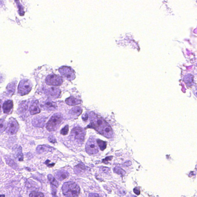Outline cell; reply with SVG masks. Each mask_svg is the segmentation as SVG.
<instances>
[{
	"label": "cell",
	"instance_id": "13",
	"mask_svg": "<svg viewBox=\"0 0 197 197\" xmlns=\"http://www.w3.org/2000/svg\"><path fill=\"white\" fill-rule=\"evenodd\" d=\"M13 107V103L12 101L8 100L5 101L3 105V112L5 114H9Z\"/></svg>",
	"mask_w": 197,
	"mask_h": 197
},
{
	"label": "cell",
	"instance_id": "9",
	"mask_svg": "<svg viewBox=\"0 0 197 197\" xmlns=\"http://www.w3.org/2000/svg\"><path fill=\"white\" fill-rule=\"evenodd\" d=\"M19 128L18 122L14 119L11 118L9 120L6 130L7 133L10 135L16 134Z\"/></svg>",
	"mask_w": 197,
	"mask_h": 197
},
{
	"label": "cell",
	"instance_id": "2",
	"mask_svg": "<svg viewBox=\"0 0 197 197\" xmlns=\"http://www.w3.org/2000/svg\"><path fill=\"white\" fill-rule=\"evenodd\" d=\"M90 116L91 127L102 135L104 129L108 124L102 117L93 113H91Z\"/></svg>",
	"mask_w": 197,
	"mask_h": 197
},
{
	"label": "cell",
	"instance_id": "6",
	"mask_svg": "<svg viewBox=\"0 0 197 197\" xmlns=\"http://www.w3.org/2000/svg\"><path fill=\"white\" fill-rule=\"evenodd\" d=\"M71 135L75 140L79 143H82L84 139L85 131L80 127H75L72 129Z\"/></svg>",
	"mask_w": 197,
	"mask_h": 197
},
{
	"label": "cell",
	"instance_id": "25",
	"mask_svg": "<svg viewBox=\"0 0 197 197\" xmlns=\"http://www.w3.org/2000/svg\"><path fill=\"white\" fill-rule=\"evenodd\" d=\"M114 171L115 173L122 176H124L126 174L125 171L120 167H115L114 169Z\"/></svg>",
	"mask_w": 197,
	"mask_h": 197
},
{
	"label": "cell",
	"instance_id": "36",
	"mask_svg": "<svg viewBox=\"0 0 197 197\" xmlns=\"http://www.w3.org/2000/svg\"><path fill=\"white\" fill-rule=\"evenodd\" d=\"M1 104H2V101L0 100V115L1 113Z\"/></svg>",
	"mask_w": 197,
	"mask_h": 197
},
{
	"label": "cell",
	"instance_id": "3",
	"mask_svg": "<svg viewBox=\"0 0 197 197\" xmlns=\"http://www.w3.org/2000/svg\"><path fill=\"white\" fill-rule=\"evenodd\" d=\"M62 118L59 114H56L52 116L47 123L46 128L49 131H54L59 128Z\"/></svg>",
	"mask_w": 197,
	"mask_h": 197
},
{
	"label": "cell",
	"instance_id": "4",
	"mask_svg": "<svg viewBox=\"0 0 197 197\" xmlns=\"http://www.w3.org/2000/svg\"><path fill=\"white\" fill-rule=\"evenodd\" d=\"M32 87V84L30 80L23 79L20 82L19 85V93L21 95H26L30 93Z\"/></svg>",
	"mask_w": 197,
	"mask_h": 197
},
{
	"label": "cell",
	"instance_id": "31",
	"mask_svg": "<svg viewBox=\"0 0 197 197\" xmlns=\"http://www.w3.org/2000/svg\"><path fill=\"white\" fill-rule=\"evenodd\" d=\"M49 141H50L51 143H56V141L54 137L52 136H50L49 137Z\"/></svg>",
	"mask_w": 197,
	"mask_h": 197
},
{
	"label": "cell",
	"instance_id": "14",
	"mask_svg": "<svg viewBox=\"0 0 197 197\" xmlns=\"http://www.w3.org/2000/svg\"><path fill=\"white\" fill-rule=\"evenodd\" d=\"M52 148L45 145H39L37 147L36 152L38 154H42L44 152H50L52 150Z\"/></svg>",
	"mask_w": 197,
	"mask_h": 197
},
{
	"label": "cell",
	"instance_id": "24",
	"mask_svg": "<svg viewBox=\"0 0 197 197\" xmlns=\"http://www.w3.org/2000/svg\"><path fill=\"white\" fill-rule=\"evenodd\" d=\"M97 143L98 145L100 147L101 151H103L106 148L107 146V143L105 141H104L101 140L97 139Z\"/></svg>",
	"mask_w": 197,
	"mask_h": 197
},
{
	"label": "cell",
	"instance_id": "29",
	"mask_svg": "<svg viewBox=\"0 0 197 197\" xmlns=\"http://www.w3.org/2000/svg\"><path fill=\"white\" fill-rule=\"evenodd\" d=\"M134 192L136 194V195H139L140 194V191L138 187H135L134 189Z\"/></svg>",
	"mask_w": 197,
	"mask_h": 197
},
{
	"label": "cell",
	"instance_id": "7",
	"mask_svg": "<svg viewBox=\"0 0 197 197\" xmlns=\"http://www.w3.org/2000/svg\"><path fill=\"white\" fill-rule=\"evenodd\" d=\"M59 71L61 75L69 81H72L76 78L75 72L70 67L63 66L59 69Z\"/></svg>",
	"mask_w": 197,
	"mask_h": 197
},
{
	"label": "cell",
	"instance_id": "17",
	"mask_svg": "<svg viewBox=\"0 0 197 197\" xmlns=\"http://www.w3.org/2000/svg\"><path fill=\"white\" fill-rule=\"evenodd\" d=\"M45 120L44 119L40 117H36L32 121V124L36 127H42L44 126Z\"/></svg>",
	"mask_w": 197,
	"mask_h": 197
},
{
	"label": "cell",
	"instance_id": "21",
	"mask_svg": "<svg viewBox=\"0 0 197 197\" xmlns=\"http://www.w3.org/2000/svg\"><path fill=\"white\" fill-rule=\"evenodd\" d=\"M16 85L15 82H11L9 84L7 87V90L8 94L13 95L14 93Z\"/></svg>",
	"mask_w": 197,
	"mask_h": 197
},
{
	"label": "cell",
	"instance_id": "11",
	"mask_svg": "<svg viewBox=\"0 0 197 197\" xmlns=\"http://www.w3.org/2000/svg\"><path fill=\"white\" fill-rule=\"evenodd\" d=\"M69 174L68 172L65 170H61L57 172L55 174L56 178L59 181L65 180L69 176Z\"/></svg>",
	"mask_w": 197,
	"mask_h": 197
},
{
	"label": "cell",
	"instance_id": "35",
	"mask_svg": "<svg viewBox=\"0 0 197 197\" xmlns=\"http://www.w3.org/2000/svg\"><path fill=\"white\" fill-rule=\"evenodd\" d=\"M89 197H99V195L98 194H95V193H91L89 195Z\"/></svg>",
	"mask_w": 197,
	"mask_h": 197
},
{
	"label": "cell",
	"instance_id": "23",
	"mask_svg": "<svg viewBox=\"0 0 197 197\" xmlns=\"http://www.w3.org/2000/svg\"><path fill=\"white\" fill-rule=\"evenodd\" d=\"M48 179L52 185L55 186L56 187H58L59 186V184L57 180H56L55 178H54L52 175L51 174H49L47 176Z\"/></svg>",
	"mask_w": 197,
	"mask_h": 197
},
{
	"label": "cell",
	"instance_id": "22",
	"mask_svg": "<svg viewBox=\"0 0 197 197\" xmlns=\"http://www.w3.org/2000/svg\"><path fill=\"white\" fill-rule=\"evenodd\" d=\"M5 160L7 164H9V165H10V166L12 167L14 169L17 168V164H16V163H15L13 160L11 159L9 157H5Z\"/></svg>",
	"mask_w": 197,
	"mask_h": 197
},
{
	"label": "cell",
	"instance_id": "37",
	"mask_svg": "<svg viewBox=\"0 0 197 197\" xmlns=\"http://www.w3.org/2000/svg\"><path fill=\"white\" fill-rule=\"evenodd\" d=\"M1 196H5V195H0V197H1Z\"/></svg>",
	"mask_w": 197,
	"mask_h": 197
},
{
	"label": "cell",
	"instance_id": "20",
	"mask_svg": "<svg viewBox=\"0 0 197 197\" xmlns=\"http://www.w3.org/2000/svg\"><path fill=\"white\" fill-rule=\"evenodd\" d=\"M44 109L47 110L52 111L55 110L57 106L55 104L51 102H45L44 105Z\"/></svg>",
	"mask_w": 197,
	"mask_h": 197
},
{
	"label": "cell",
	"instance_id": "10",
	"mask_svg": "<svg viewBox=\"0 0 197 197\" xmlns=\"http://www.w3.org/2000/svg\"><path fill=\"white\" fill-rule=\"evenodd\" d=\"M46 94L50 98L56 99L60 96V90L57 87H52L48 89Z\"/></svg>",
	"mask_w": 197,
	"mask_h": 197
},
{
	"label": "cell",
	"instance_id": "27",
	"mask_svg": "<svg viewBox=\"0 0 197 197\" xmlns=\"http://www.w3.org/2000/svg\"><path fill=\"white\" fill-rule=\"evenodd\" d=\"M30 197H44V194L42 193L38 192H32L29 195Z\"/></svg>",
	"mask_w": 197,
	"mask_h": 197
},
{
	"label": "cell",
	"instance_id": "33",
	"mask_svg": "<svg viewBox=\"0 0 197 197\" xmlns=\"http://www.w3.org/2000/svg\"><path fill=\"white\" fill-rule=\"evenodd\" d=\"M113 158V157H108L105 159H104L103 160V162L109 160H111Z\"/></svg>",
	"mask_w": 197,
	"mask_h": 197
},
{
	"label": "cell",
	"instance_id": "8",
	"mask_svg": "<svg viewBox=\"0 0 197 197\" xmlns=\"http://www.w3.org/2000/svg\"><path fill=\"white\" fill-rule=\"evenodd\" d=\"M45 82L48 85L59 86L62 84L63 80L62 78L59 76L51 74L47 77Z\"/></svg>",
	"mask_w": 197,
	"mask_h": 197
},
{
	"label": "cell",
	"instance_id": "32",
	"mask_svg": "<svg viewBox=\"0 0 197 197\" xmlns=\"http://www.w3.org/2000/svg\"><path fill=\"white\" fill-rule=\"evenodd\" d=\"M102 170L103 172H106V173L109 172V171H110V169L106 167H102Z\"/></svg>",
	"mask_w": 197,
	"mask_h": 197
},
{
	"label": "cell",
	"instance_id": "19",
	"mask_svg": "<svg viewBox=\"0 0 197 197\" xmlns=\"http://www.w3.org/2000/svg\"><path fill=\"white\" fill-rule=\"evenodd\" d=\"M82 111L80 107H74L70 111L69 113L73 116H78L82 113Z\"/></svg>",
	"mask_w": 197,
	"mask_h": 197
},
{
	"label": "cell",
	"instance_id": "18",
	"mask_svg": "<svg viewBox=\"0 0 197 197\" xmlns=\"http://www.w3.org/2000/svg\"><path fill=\"white\" fill-rule=\"evenodd\" d=\"M15 157L19 161H21L23 160L24 156L22 152V149L21 147H19L15 150Z\"/></svg>",
	"mask_w": 197,
	"mask_h": 197
},
{
	"label": "cell",
	"instance_id": "16",
	"mask_svg": "<svg viewBox=\"0 0 197 197\" xmlns=\"http://www.w3.org/2000/svg\"><path fill=\"white\" fill-rule=\"evenodd\" d=\"M74 171L75 173H76V174L78 175L82 174V173H84L86 171V167H85L84 164H82H82L80 163L74 167Z\"/></svg>",
	"mask_w": 197,
	"mask_h": 197
},
{
	"label": "cell",
	"instance_id": "28",
	"mask_svg": "<svg viewBox=\"0 0 197 197\" xmlns=\"http://www.w3.org/2000/svg\"><path fill=\"white\" fill-rule=\"evenodd\" d=\"M69 131V126L66 125L63 128H62L60 131V134L63 135H66L68 133Z\"/></svg>",
	"mask_w": 197,
	"mask_h": 197
},
{
	"label": "cell",
	"instance_id": "15",
	"mask_svg": "<svg viewBox=\"0 0 197 197\" xmlns=\"http://www.w3.org/2000/svg\"><path fill=\"white\" fill-rule=\"evenodd\" d=\"M82 101L76 98L71 97L66 99V102L69 106L77 105L81 103Z\"/></svg>",
	"mask_w": 197,
	"mask_h": 197
},
{
	"label": "cell",
	"instance_id": "12",
	"mask_svg": "<svg viewBox=\"0 0 197 197\" xmlns=\"http://www.w3.org/2000/svg\"><path fill=\"white\" fill-rule=\"evenodd\" d=\"M30 112L31 115H35L39 113L40 110L38 106L37 101H34L32 102L30 107Z\"/></svg>",
	"mask_w": 197,
	"mask_h": 197
},
{
	"label": "cell",
	"instance_id": "30",
	"mask_svg": "<svg viewBox=\"0 0 197 197\" xmlns=\"http://www.w3.org/2000/svg\"><path fill=\"white\" fill-rule=\"evenodd\" d=\"M123 165L125 166L129 167L132 165V162L130 161H128L124 163Z\"/></svg>",
	"mask_w": 197,
	"mask_h": 197
},
{
	"label": "cell",
	"instance_id": "26",
	"mask_svg": "<svg viewBox=\"0 0 197 197\" xmlns=\"http://www.w3.org/2000/svg\"><path fill=\"white\" fill-rule=\"evenodd\" d=\"M6 128L5 122L4 120L0 119V132H2L4 131Z\"/></svg>",
	"mask_w": 197,
	"mask_h": 197
},
{
	"label": "cell",
	"instance_id": "1",
	"mask_svg": "<svg viewBox=\"0 0 197 197\" xmlns=\"http://www.w3.org/2000/svg\"><path fill=\"white\" fill-rule=\"evenodd\" d=\"M62 190L63 194L67 197H77L80 193V189L78 185L72 182L65 183Z\"/></svg>",
	"mask_w": 197,
	"mask_h": 197
},
{
	"label": "cell",
	"instance_id": "34",
	"mask_svg": "<svg viewBox=\"0 0 197 197\" xmlns=\"http://www.w3.org/2000/svg\"><path fill=\"white\" fill-rule=\"evenodd\" d=\"M82 118L84 121H87V119H88V115H87V114H86V115H83L82 116Z\"/></svg>",
	"mask_w": 197,
	"mask_h": 197
},
{
	"label": "cell",
	"instance_id": "5",
	"mask_svg": "<svg viewBox=\"0 0 197 197\" xmlns=\"http://www.w3.org/2000/svg\"><path fill=\"white\" fill-rule=\"evenodd\" d=\"M86 150L87 153L89 154H96L98 152L97 143L94 137H90L87 141L86 146Z\"/></svg>",
	"mask_w": 197,
	"mask_h": 197
}]
</instances>
